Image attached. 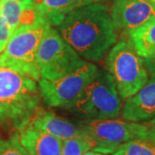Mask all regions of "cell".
I'll use <instances>...</instances> for the list:
<instances>
[{
  "mask_svg": "<svg viewBox=\"0 0 155 155\" xmlns=\"http://www.w3.org/2000/svg\"><path fill=\"white\" fill-rule=\"evenodd\" d=\"M61 36L89 62H97L116 43L117 33L110 12L92 3L70 12L58 27Z\"/></svg>",
  "mask_w": 155,
  "mask_h": 155,
  "instance_id": "6da1fadb",
  "label": "cell"
},
{
  "mask_svg": "<svg viewBox=\"0 0 155 155\" xmlns=\"http://www.w3.org/2000/svg\"><path fill=\"white\" fill-rule=\"evenodd\" d=\"M36 80L7 67H0V127L18 132L41 111Z\"/></svg>",
  "mask_w": 155,
  "mask_h": 155,
  "instance_id": "7a4b0ae2",
  "label": "cell"
},
{
  "mask_svg": "<svg viewBox=\"0 0 155 155\" xmlns=\"http://www.w3.org/2000/svg\"><path fill=\"white\" fill-rule=\"evenodd\" d=\"M50 27L46 17L33 24L18 27L0 54V67L11 68L39 80L37 53L41 41Z\"/></svg>",
  "mask_w": 155,
  "mask_h": 155,
  "instance_id": "3957f363",
  "label": "cell"
},
{
  "mask_svg": "<svg viewBox=\"0 0 155 155\" xmlns=\"http://www.w3.org/2000/svg\"><path fill=\"white\" fill-rule=\"evenodd\" d=\"M104 64L122 99L137 93L149 79L143 58L136 53L130 41H121L114 45L106 56Z\"/></svg>",
  "mask_w": 155,
  "mask_h": 155,
  "instance_id": "277c9868",
  "label": "cell"
},
{
  "mask_svg": "<svg viewBox=\"0 0 155 155\" xmlns=\"http://www.w3.org/2000/svg\"><path fill=\"white\" fill-rule=\"evenodd\" d=\"M122 100L110 73L100 69L73 107L91 120L115 119L122 112Z\"/></svg>",
  "mask_w": 155,
  "mask_h": 155,
  "instance_id": "5b68a950",
  "label": "cell"
},
{
  "mask_svg": "<svg viewBox=\"0 0 155 155\" xmlns=\"http://www.w3.org/2000/svg\"><path fill=\"white\" fill-rule=\"evenodd\" d=\"M85 62L55 28L48 29L37 53L40 78L55 80L74 72Z\"/></svg>",
  "mask_w": 155,
  "mask_h": 155,
  "instance_id": "8992f818",
  "label": "cell"
},
{
  "mask_svg": "<svg viewBox=\"0 0 155 155\" xmlns=\"http://www.w3.org/2000/svg\"><path fill=\"white\" fill-rule=\"evenodd\" d=\"M151 127L146 123L105 119L91 120L79 127L91 142L92 151L110 155L122 145L144 134Z\"/></svg>",
  "mask_w": 155,
  "mask_h": 155,
  "instance_id": "52a82bcc",
  "label": "cell"
},
{
  "mask_svg": "<svg viewBox=\"0 0 155 155\" xmlns=\"http://www.w3.org/2000/svg\"><path fill=\"white\" fill-rule=\"evenodd\" d=\"M93 63L86 61L74 72L55 80H38L39 91L47 107L72 108L84 89L91 83L98 72Z\"/></svg>",
  "mask_w": 155,
  "mask_h": 155,
  "instance_id": "ba28073f",
  "label": "cell"
},
{
  "mask_svg": "<svg viewBox=\"0 0 155 155\" xmlns=\"http://www.w3.org/2000/svg\"><path fill=\"white\" fill-rule=\"evenodd\" d=\"M110 17L116 29L128 33L155 19V5L148 0H114Z\"/></svg>",
  "mask_w": 155,
  "mask_h": 155,
  "instance_id": "9c48e42d",
  "label": "cell"
},
{
  "mask_svg": "<svg viewBox=\"0 0 155 155\" xmlns=\"http://www.w3.org/2000/svg\"><path fill=\"white\" fill-rule=\"evenodd\" d=\"M121 114L125 121L155 127V77L150 78L137 93L125 99Z\"/></svg>",
  "mask_w": 155,
  "mask_h": 155,
  "instance_id": "30bf717a",
  "label": "cell"
},
{
  "mask_svg": "<svg viewBox=\"0 0 155 155\" xmlns=\"http://www.w3.org/2000/svg\"><path fill=\"white\" fill-rule=\"evenodd\" d=\"M17 134L28 155H61L63 140L39 130L29 123L21 128Z\"/></svg>",
  "mask_w": 155,
  "mask_h": 155,
  "instance_id": "8fae6325",
  "label": "cell"
},
{
  "mask_svg": "<svg viewBox=\"0 0 155 155\" xmlns=\"http://www.w3.org/2000/svg\"><path fill=\"white\" fill-rule=\"evenodd\" d=\"M29 124L39 130L61 139V140L75 137L85 139L84 134L80 127H76L51 111H40L29 122Z\"/></svg>",
  "mask_w": 155,
  "mask_h": 155,
  "instance_id": "7c38bea8",
  "label": "cell"
},
{
  "mask_svg": "<svg viewBox=\"0 0 155 155\" xmlns=\"http://www.w3.org/2000/svg\"><path fill=\"white\" fill-rule=\"evenodd\" d=\"M92 3L91 0H41L36 6L52 26L59 27L73 10Z\"/></svg>",
  "mask_w": 155,
  "mask_h": 155,
  "instance_id": "4fadbf2b",
  "label": "cell"
},
{
  "mask_svg": "<svg viewBox=\"0 0 155 155\" xmlns=\"http://www.w3.org/2000/svg\"><path fill=\"white\" fill-rule=\"evenodd\" d=\"M130 42L139 55L150 56L155 51V19L128 32Z\"/></svg>",
  "mask_w": 155,
  "mask_h": 155,
  "instance_id": "5bb4252c",
  "label": "cell"
},
{
  "mask_svg": "<svg viewBox=\"0 0 155 155\" xmlns=\"http://www.w3.org/2000/svg\"><path fill=\"white\" fill-rule=\"evenodd\" d=\"M111 155H155V127L128 141Z\"/></svg>",
  "mask_w": 155,
  "mask_h": 155,
  "instance_id": "9a60e30c",
  "label": "cell"
},
{
  "mask_svg": "<svg viewBox=\"0 0 155 155\" xmlns=\"http://www.w3.org/2000/svg\"><path fill=\"white\" fill-rule=\"evenodd\" d=\"M27 7L32 6L14 0H0V15L7 21L13 32L19 27L21 15Z\"/></svg>",
  "mask_w": 155,
  "mask_h": 155,
  "instance_id": "2e32d148",
  "label": "cell"
},
{
  "mask_svg": "<svg viewBox=\"0 0 155 155\" xmlns=\"http://www.w3.org/2000/svg\"><path fill=\"white\" fill-rule=\"evenodd\" d=\"M92 149L91 142L84 138L75 137L62 141L61 155H84Z\"/></svg>",
  "mask_w": 155,
  "mask_h": 155,
  "instance_id": "e0dca14e",
  "label": "cell"
},
{
  "mask_svg": "<svg viewBox=\"0 0 155 155\" xmlns=\"http://www.w3.org/2000/svg\"><path fill=\"white\" fill-rule=\"evenodd\" d=\"M0 155H28L19 141L17 132L11 138H0Z\"/></svg>",
  "mask_w": 155,
  "mask_h": 155,
  "instance_id": "ac0fdd59",
  "label": "cell"
},
{
  "mask_svg": "<svg viewBox=\"0 0 155 155\" xmlns=\"http://www.w3.org/2000/svg\"><path fill=\"white\" fill-rule=\"evenodd\" d=\"M13 33L11 26L4 17L0 15V54L5 50Z\"/></svg>",
  "mask_w": 155,
  "mask_h": 155,
  "instance_id": "d6986e66",
  "label": "cell"
},
{
  "mask_svg": "<svg viewBox=\"0 0 155 155\" xmlns=\"http://www.w3.org/2000/svg\"><path fill=\"white\" fill-rule=\"evenodd\" d=\"M143 61L149 77H155V51L148 57L143 58Z\"/></svg>",
  "mask_w": 155,
  "mask_h": 155,
  "instance_id": "ffe728a7",
  "label": "cell"
},
{
  "mask_svg": "<svg viewBox=\"0 0 155 155\" xmlns=\"http://www.w3.org/2000/svg\"><path fill=\"white\" fill-rule=\"evenodd\" d=\"M14 1H17V2H20V3L25 4V5H30V6L35 5V0H14Z\"/></svg>",
  "mask_w": 155,
  "mask_h": 155,
  "instance_id": "44dd1931",
  "label": "cell"
},
{
  "mask_svg": "<svg viewBox=\"0 0 155 155\" xmlns=\"http://www.w3.org/2000/svg\"><path fill=\"white\" fill-rule=\"evenodd\" d=\"M84 155H109V154H104V153H102L99 152H95V151H88L87 153H85ZM111 155V154H110Z\"/></svg>",
  "mask_w": 155,
  "mask_h": 155,
  "instance_id": "7402d4cb",
  "label": "cell"
},
{
  "mask_svg": "<svg viewBox=\"0 0 155 155\" xmlns=\"http://www.w3.org/2000/svg\"><path fill=\"white\" fill-rule=\"evenodd\" d=\"M93 3H97V2H99V1H103V0H91Z\"/></svg>",
  "mask_w": 155,
  "mask_h": 155,
  "instance_id": "603a6c76",
  "label": "cell"
},
{
  "mask_svg": "<svg viewBox=\"0 0 155 155\" xmlns=\"http://www.w3.org/2000/svg\"><path fill=\"white\" fill-rule=\"evenodd\" d=\"M148 1H150L151 3H153V5H155V0H148Z\"/></svg>",
  "mask_w": 155,
  "mask_h": 155,
  "instance_id": "cb8c5ba5",
  "label": "cell"
}]
</instances>
